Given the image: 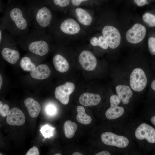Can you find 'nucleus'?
Returning <instances> with one entry per match:
<instances>
[{"mask_svg": "<svg viewBox=\"0 0 155 155\" xmlns=\"http://www.w3.org/2000/svg\"><path fill=\"white\" fill-rule=\"evenodd\" d=\"M30 26L26 8L9 2L1 18L0 28L12 36L22 38L28 32Z\"/></svg>", "mask_w": 155, "mask_h": 155, "instance_id": "f257e3e1", "label": "nucleus"}, {"mask_svg": "<svg viewBox=\"0 0 155 155\" xmlns=\"http://www.w3.org/2000/svg\"><path fill=\"white\" fill-rule=\"evenodd\" d=\"M26 8L33 29L45 30L50 27L53 19L52 12L42 0L30 3Z\"/></svg>", "mask_w": 155, "mask_h": 155, "instance_id": "f03ea898", "label": "nucleus"}, {"mask_svg": "<svg viewBox=\"0 0 155 155\" xmlns=\"http://www.w3.org/2000/svg\"><path fill=\"white\" fill-rule=\"evenodd\" d=\"M147 78L144 71L141 68L135 69L130 75L129 83L131 87L137 92L142 91L147 84Z\"/></svg>", "mask_w": 155, "mask_h": 155, "instance_id": "7ed1b4c3", "label": "nucleus"}, {"mask_svg": "<svg viewBox=\"0 0 155 155\" xmlns=\"http://www.w3.org/2000/svg\"><path fill=\"white\" fill-rule=\"evenodd\" d=\"M101 138L104 144L120 148L126 147L129 143V140L127 137L117 135L111 132L103 133L101 134Z\"/></svg>", "mask_w": 155, "mask_h": 155, "instance_id": "20e7f679", "label": "nucleus"}, {"mask_svg": "<svg viewBox=\"0 0 155 155\" xmlns=\"http://www.w3.org/2000/svg\"><path fill=\"white\" fill-rule=\"evenodd\" d=\"M102 33L111 49H115L120 45L121 35L118 30L115 27L111 25L104 26L102 29Z\"/></svg>", "mask_w": 155, "mask_h": 155, "instance_id": "39448f33", "label": "nucleus"}, {"mask_svg": "<svg viewBox=\"0 0 155 155\" xmlns=\"http://www.w3.org/2000/svg\"><path fill=\"white\" fill-rule=\"evenodd\" d=\"M146 33L147 29L144 26L140 23H136L127 31L125 37L128 42L136 44L144 39Z\"/></svg>", "mask_w": 155, "mask_h": 155, "instance_id": "423d86ee", "label": "nucleus"}, {"mask_svg": "<svg viewBox=\"0 0 155 155\" xmlns=\"http://www.w3.org/2000/svg\"><path fill=\"white\" fill-rule=\"evenodd\" d=\"M75 89V86L72 83L67 82L55 88L54 94L55 98L62 104H67L69 100V96Z\"/></svg>", "mask_w": 155, "mask_h": 155, "instance_id": "0eeeda50", "label": "nucleus"}, {"mask_svg": "<svg viewBox=\"0 0 155 155\" xmlns=\"http://www.w3.org/2000/svg\"><path fill=\"white\" fill-rule=\"evenodd\" d=\"M136 138L139 140H146L149 143H155V129L148 124L144 123L140 125L135 132Z\"/></svg>", "mask_w": 155, "mask_h": 155, "instance_id": "6e6552de", "label": "nucleus"}, {"mask_svg": "<svg viewBox=\"0 0 155 155\" xmlns=\"http://www.w3.org/2000/svg\"><path fill=\"white\" fill-rule=\"evenodd\" d=\"M79 61L82 68L88 71L93 70L97 64L96 57L91 52L86 50H84L80 53Z\"/></svg>", "mask_w": 155, "mask_h": 155, "instance_id": "1a4fd4ad", "label": "nucleus"}, {"mask_svg": "<svg viewBox=\"0 0 155 155\" xmlns=\"http://www.w3.org/2000/svg\"><path fill=\"white\" fill-rule=\"evenodd\" d=\"M81 30L80 26L73 19L68 18L63 20L59 24L58 30L62 34L72 35L78 33Z\"/></svg>", "mask_w": 155, "mask_h": 155, "instance_id": "9d476101", "label": "nucleus"}, {"mask_svg": "<svg viewBox=\"0 0 155 155\" xmlns=\"http://www.w3.org/2000/svg\"><path fill=\"white\" fill-rule=\"evenodd\" d=\"M25 116L20 109L14 107L9 110L6 119V121L11 125L20 126L25 121Z\"/></svg>", "mask_w": 155, "mask_h": 155, "instance_id": "9b49d317", "label": "nucleus"}, {"mask_svg": "<svg viewBox=\"0 0 155 155\" xmlns=\"http://www.w3.org/2000/svg\"><path fill=\"white\" fill-rule=\"evenodd\" d=\"M101 99V97L98 94L87 92L80 96L79 101L81 104L84 106H92L98 105Z\"/></svg>", "mask_w": 155, "mask_h": 155, "instance_id": "f8f14e48", "label": "nucleus"}, {"mask_svg": "<svg viewBox=\"0 0 155 155\" xmlns=\"http://www.w3.org/2000/svg\"><path fill=\"white\" fill-rule=\"evenodd\" d=\"M51 70L49 67L44 64H40L30 71L31 77L37 80H44L50 75Z\"/></svg>", "mask_w": 155, "mask_h": 155, "instance_id": "ddd939ff", "label": "nucleus"}, {"mask_svg": "<svg viewBox=\"0 0 155 155\" xmlns=\"http://www.w3.org/2000/svg\"><path fill=\"white\" fill-rule=\"evenodd\" d=\"M116 90L122 103L124 104H127L133 94L131 88L127 85H119L116 87Z\"/></svg>", "mask_w": 155, "mask_h": 155, "instance_id": "4468645a", "label": "nucleus"}, {"mask_svg": "<svg viewBox=\"0 0 155 155\" xmlns=\"http://www.w3.org/2000/svg\"><path fill=\"white\" fill-rule=\"evenodd\" d=\"M24 104L31 117L36 118L38 116L41 111V106L38 102L32 98H28L25 100Z\"/></svg>", "mask_w": 155, "mask_h": 155, "instance_id": "2eb2a0df", "label": "nucleus"}, {"mask_svg": "<svg viewBox=\"0 0 155 155\" xmlns=\"http://www.w3.org/2000/svg\"><path fill=\"white\" fill-rule=\"evenodd\" d=\"M1 54L4 59L11 64L16 63L20 57V53L17 50L9 47H3Z\"/></svg>", "mask_w": 155, "mask_h": 155, "instance_id": "dca6fc26", "label": "nucleus"}, {"mask_svg": "<svg viewBox=\"0 0 155 155\" xmlns=\"http://www.w3.org/2000/svg\"><path fill=\"white\" fill-rule=\"evenodd\" d=\"M53 63L55 69L58 71L64 73L68 71L69 65L67 60L61 55H55L53 58Z\"/></svg>", "mask_w": 155, "mask_h": 155, "instance_id": "f3484780", "label": "nucleus"}, {"mask_svg": "<svg viewBox=\"0 0 155 155\" xmlns=\"http://www.w3.org/2000/svg\"><path fill=\"white\" fill-rule=\"evenodd\" d=\"M75 12L78 21L81 24L85 26H88L91 24L92 17L86 10L78 7L75 9Z\"/></svg>", "mask_w": 155, "mask_h": 155, "instance_id": "a211bd4d", "label": "nucleus"}, {"mask_svg": "<svg viewBox=\"0 0 155 155\" xmlns=\"http://www.w3.org/2000/svg\"><path fill=\"white\" fill-rule=\"evenodd\" d=\"M110 105L105 113V116L108 119L113 120L117 119L124 113V109L122 107L117 105Z\"/></svg>", "mask_w": 155, "mask_h": 155, "instance_id": "6ab92c4d", "label": "nucleus"}, {"mask_svg": "<svg viewBox=\"0 0 155 155\" xmlns=\"http://www.w3.org/2000/svg\"><path fill=\"white\" fill-rule=\"evenodd\" d=\"M77 114L76 118L77 121L83 125H88L92 122L91 117L86 114L84 107L82 106H78L77 108Z\"/></svg>", "mask_w": 155, "mask_h": 155, "instance_id": "aec40b11", "label": "nucleus"}, {"mask_svg": "<svg viewBox=\"0 0 155 155\" xmlns=\"http://www.w3.org/2000/svg\"><path fill=\"white\" fill-rule=\"evenodd\" d=\"M77 129V125L75 122L70 120L65 122L63 125V130L65 137L68 138H72Z\"/></svg>", "mask_w": 155, "mask_h": 155, "instance_id": "412c9836", "label": "nucleus"}, {"mask_svg": "<svg viewBox=\"0 0 155 155\" xmlns=\"http://www.w3.org/2000/svg\"><path fill=\"white\" fill-rule=\"evenodd\" d=\"M44 3L51 7L63 9L69 6L70 0H42Z\"/></svg>", "mask_w": 155, "mask_h": 155, "instance_id": "4be33fe9", "label": "nucleus"}, {"mask_svg": "<svg viewBox=\"0 0 155 155\" xmlns=\"http://www.w3.org/2000/svg\"><path fill=\"white\" fill-rule=\"evenodd\" d=\"M90 43L93 46H98L104 49H106L109 47L107 41L102 36H100L98 38L92 37L90 40Z\"/></svg>", "mask_w": 155, "mask_h": 155, "instance_id": "5701e85b", "label": "nucleus"}, {"mask_svg": "<svg viewBox=\"0 0 155 155\" xmlns=\"http://www.w3.org/2000/svg\"><path fill=\"white\" fill-rule=\"evenodd\" d=\"M20 64L21 68L26 71H31L36 67L35 65L27 57H23L20 61Z\"/></svg>", "mask_w": 155, "mask_h": 155, "instance_id": "b1692460", "label": "nucleus"}, {"mask_svg": "<svg viewBox=\"0 0 155 155\" xmlns=\"http://www.w3.org/2000/svg\"><path fill=\"white\" fill-rule=\"evenodd\" d=\"M144 22L150 27H155V14L151 12L144 13L142 16Z\"/></svg>", "mask_w": 155, "mask_h": 155, "instance_id": "393cba45", "label": "nucleus"}, {"mask_svg": "<svg viewBox=\"0 0 155 155\" xmlns=\"http://www.w3.org/2000/svg\"><path fill=\"white\" fill-rule=\"evenodd\" d=\"M55 129L54 128L49 125L46 124L42 127L40 130V131L42 136L46 138L53 135V132Z\"/></svg>", "mask_w": 155, "mask_h": 155, "instance_id": "a878e982", "label": "nucleus"}, {"mask_svg": "<svg viewBox=\"0 0 155 155\" xmlns=\"http://www.w3.org/2000/svg\"><path fill=\"white\" fill-rule=\"evenodd\" d=\"M150 36L148 40V48L150 53L155 55V35Z\"/></svg>", "mask_w": 155, "mask_h": 155, "instance_id": "bb28decb", "label": "nucleus"}, {"mask_svg": "<svg viewBox=\"0 0 155 155\" xmlns=\"http://www.w3.org/2000/svg\"><path fill=\"white\" fill-rule=\"evenodd\" d=\"M110 105H118L121 102V100L117 95L113 94L110 97Z\"/></svg>", "mask_w": 155, "mask_h": 155, "instance_id": "cd10ccee", "label": "nucleus"}, {"mask_svg": "<svg viewBox=\"0 0 155 155\" xmlns=\"http://www.w3.org/2000/svg\"><path fill=\"white\" fill-rule=\"evenodd\" d=\"M9 111V106L6 104L3 105L0 107V115L3 117H5L7 116L8 112Z\"/></svg>", "mask_w": 155, "mask_h": 155, "instance_id": "c85d7f7f", "label": "nucleus"}, {"mask_svg": "<svg viewBox=\"0 0 155 155\" xmlns=\"http://www.w3.org/2000/svg\"><path fill=\"white\" fill-rule=\"evenodd\" d=\"M133 1L139 7H142L148 5L150 2V0H133Z\"/></svg>", "mask_w": 155, "mask_h": 155, "instance_id": "c756f323", "label": "nucleus"}, {"mask_svg": "<svg viewBox=\"0 0 155 155\" xmlns=\"http://www.w3.org/2000/svg\"><path fill=\"white\" fill-rule=\"evenodd\" d=\"M56 109L55 107L52 105H49L47 106L46 111L47 113L49 115H54L56 112Z\"/></svg>", "mask_w": 155, "mask_h": 155, "instance_id": "7c9ffc66", "label": "nucleus"}, {"mask_svg": "<svg viewBox=\"0 0 155 155\" xmlns=\"http://www.w3.org/2000/svg\"><path fill=\"white\" fill-rule=\"evenodd\" d=\"M26 155H38L39 153L38 149L36 146H34L30 148L26 154Z\"/></svg>", "mask_w": 155, "mask_h": 155, "instance_id": "2f4dec72", "label": "nucleus"}, {"mask_svg": "<svg viewBox=\"0 0 155 155\" xmlns=\"http://www.w3.org/2000/svg\"><path fill=\"white\" fill-rule=\"evenodd\" d=\"M90 0H70V3L74 6L80 5L83 3L87 2Z\"/></svg>", "mask_w": 155, "mask_h": 155, "instance_id": "473e14b6", "label": "nucleus"}, {"mask_svg": "<svg viewBox=\"0 0 155 155\" xmlns=\"http://www.w3.org/2000/svg\"><path fill=\"white\" fill-rule=\"evenodd\" d=\"M110 153L107 151H103L95 154L96 155H110Z\"/></svg>", "mask_w": 155, "mask_h": 155, "instance_id": "72a5a7b5", "label": "nucleus"}, {"mask_svg": "<svg viewBox=\"0 0 155 155\" xmlns=\"http://www.w3.org/2000/svg\"><path fill=\"white\" fill-rule=\"evenodd\" d=\"M151 87L153 90L155 91V79L152 82L151 84Z\"/></svg>", "mask_w": 155, "mask_h": 155, "instance_id": "f704fd0d", "label": "nucleus"}, {"mask_svg": "<svg viewBox=\"0 0 155 155\" xmlns=\"http://www.w3.org/2000/svg\"><path fill=\"white\" fill-rule=\"evenodd\" d=\"M151 121L152 124L155 126V115L152 117L151 119Z\"/></svg>", "mask_w": 155, "mask_h": 155, "instance_id": "c9c22d12", "label": "nucleus"}, {"mask_svg": "<svg viewBox=\"0 0 155 155\" xmlns=\"http://www.w3.org/2000/svg\"><path fill=\"white\" fill-rule=\"evenodd\" d=\"M2 78L1 75L0 74V89H1L2 84Z\"/></svg>", "mask_w": 155, "mask_h": 155, "instance_id": "e433bc0d", "label": "nucleus"}, {"mask_svg": "<svg viewBox=\"0 0 155 155\" xmlns=\"http://www.w3.org/2000/svg\"><path fill=\"white\" fill-rule=\"evenodd\" d=\"M73 155H82L83 154L79 152H75L72 154Z\"/></svg>", "mask_w": 155, "mask_h": 155, "instance_id": "4c0bfd02", "label": "nucleus"}, {"mask_svg": "<svg viewBox=\"0 0 155 155\" xmlns=\"http://www.w3.org/2000/svg\"><path fill=\"white\" fill-rule=\"evenodd\" d=\"M3 105V103L1 101H0V107L1 106Z\"/></svg>", "mask_w": 155, "mask_h": 155, "instance_id": "58836bf2", "label": "nucleus"}, {"mask_svg": "<svg viewBox=\"0 0 155 155\" xmlns=\"http://www.w3.org/2000/svg\"><path fill=\"white\" fill-rule=\"evenodd\" d=\"M55 155H61V154H60L57 153V154H55Z\"/></svg>", "mask_w": 155, "mask_h": 155, "instance_id": "ea45409f", "label": "nucleus"}]
</instances>
